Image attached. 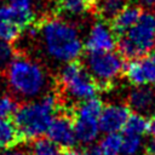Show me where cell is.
<instances>
[{
    "instance_id": "26",
    "label": "cell",
    "mask_w": 155,
    "mask_h": 155,
    "mask_svg": "<svg viewBox=\"0 0 155 155\" xmlns=\"http://www.w3.org/2000/svg\"><path fill=\"white\" fill-rule=\"evenodd\" d=\"M0 155H29L24 149L22 148H16V147H11V148H6L4 149Z\"/></svg>"
},
{
    "instance_id": "3",
    "label": "cell",
    "mask_w": 155,
    "mask_h": 155,
    "mask_svg": "<svg viewBox=\"0 0 155 155\" xmlns=\"http://www.w3.org/2000/svg\"><path fill=\"white\" fill-rule=\"evenodd\" d=\"M59 98L54 93H45L40 98L30 99L18 107L15 113V124L24 139L42 137L59 109Z\"/></svg>"
},
{
    "instance_id": "7",
    "label": "cell",
    "mask_w": 155,
    "mask_h": 155,
    "mask_svg": "<svg viewBox=\"0 0 155 155\" xmlns=\"http://www.w3.org/2000/svg\"><path fill=\"white\" fill-rule=\"evenodd\" d=\"M124 57L114 51L90 53L86 57L85 67L99 87H108L125 70Z\"/></svg>"
},
{
    "instance_id": "16",
    "label": "cell",
    "mask_w": 155,
    "mask_h": 155,
    "mask_svg": "<svg viewBox=\"0 0 155 155\" xmlns=\"http://www.w3.org/2000/svg\"><path fill=\"white\" fill-rule=\"evenodd\" d=\"M58 8L69 17H79L94 6V0H57Z\"/></svg>"
},
{
    "instance_id": "6",
    "label": "cell",
    "mask_w": 155,
    "mask_h": 155,
    "mask_svg": "<svg viewBox=\"0 0 155 155\" xmlns=\"http://www.w3.org/2000/svg\"><path fill=\"white\" fill-rule=\"evenodd\" d=\"M103 104L97 97L88 98L79 103L75 110L74 131L76 142L88 145L92 144L99 134V115L102 113Z\"/></svg>"
},
{
    "instance_id": "19",
    "label": "cell",
    "mask_w": 155,
    "mask_h": 155,
    "mask_svg": "<svg viewBox=\"0 0 155 155\" xmlns=\"http://www.w3.org/2000/svg\"><path fill=\"white\" fill-rule=\"evenodd\" d=\"M148 127H149V120L145 119L144 114L134 113L128 116L126 125L124 127V132L144 136V133L148 131Z\"/></svg>"
},
{
    "instance_id": "32",
    "label": "cell",
    "mask_w": 155,
    "mask_h": 155,
    "mask_svg": "<svg viewBox=\"0 0 155 155\" xmlns=\"http://www.w3.org/2000/svg\"><path fill=\"white\" fill-rule=\"evenodd\" d=\"M42 0H33V2H41Z\"/></svg>"
},
{
    "instance_id": "2",
    "label": "cell",
    "mask_w": 155,
    "mask_h": 155,
    "mask_svg": "<svg viewBox=\"0 0 155 155\" xmlns=\"http://www.w3.org/2000/svg\"><path fill=\"white\" fill-rule=\"evenodd\" d=\"M6 82L16 97L30 101L46 92L48 76L36 61L25 56H16L6 68Z\"/></svg>"
},
{
    "instance_id": "20",
    "label": "cell",
    "mask_w": 155,
    "mask_h": 155,
    "mask_svg": "<svg viewBox=\"0 0 155 155\" xmlns=\"http://www.w3.org/2000/svg\"><path fill=\"white\" fill-rule=\"evenodd\" d=\"M31 155H59V145H57L53 140H51L48 137H39L35 138L31 144Z\"/></svg>"
},
{
    "instance_id": "24",
    "label": "cell",
    "mask_w": 155,
    "mask_h": 155,
    "mask_svg": "<svg viewBox=\"0 0 155 155\" xmlns=\"http://www.w3.org/2000/svg\"><path fill=\"white\" fill-rule=\"evenodd\" d=\"M15 57V50L11 42L0 40V69H6Z\"/></svg>"
},
{
    "instance_id": "34",
    "label": "cell",
    "mask_w": 155,
    "mask_h": 155,
    "mask_svg": "<svg viewBox=\"0 0 155 155\" xmlns=\"http://www.w3.org/2000/svg\"><path fill=\"white\" fill-rule=\"evenodd\" d=\"M0 2H1V0H0Z\"/></svg>"
},
{
    "instance_id": "9",
    "label": "cell",
    "mask_w": 155,
    "mask_h": 155,
    "mask_svg": "<svg viewBox=\"0 0 155 155\" xmlns=\"http://www.w3.org/2000/svg\"><path fill=\"white\" fill-rule=\"evenodd\" d=\"M127 80L133 86L155 84V52H148L138 58L130 59L124 70Z\"/></svg>"
},
{
    "instance_id": "27",
    "label": "cell",
    "mask_w": 155,
    "mask_h": 155,
    "mask_svg": "<svg viewBox=\"0 0 155 155\" xmlns=\"http://www.w3.org/2000/svg\"><path fill=\"white\" fill-rule=\"evenodd\" d=\"M148 132L153 136V138H155V110L151 115V117L149 119V127H148Z\"/></svg>"
},
{
    "instance_id": "12",
    "label": "cell",
    "mask_w": 155,
    "mask_h": 155,
    "mask_svg": "<svg viewBox=\"0 0 155 155\" xmlns=\"http://www.w3.org/2000/svg\"><path fill=\"white\" fill-rule=\"evenodd\" d=\"M127 104L134 113L148 114L155 109V93L148 86H134L127 96Z\"/></svg>"
},
{
    "instance_id": "25",
    "label": "cell",
    "mask_w": 155,
    "mask_h": 155,
    "mask_svg": "<svg viewBox=\"0 0 155 155\" xmlns=\"http://www.w3.org/2000/svg\"><path fill=\"white\" fill-rule=\"evenodd\" d=\"M7 2L23 10H33V0H7Z\"/></svg>"
},
{
    "instance_id": "14",
    "label": "cell",
    "mask_w": 155,
    "mask_h": 155,
    "mask_svg": "<svg viewBox=\"0 0 155 155\" xmlns=\"http://www.w3.org/2000/svg\"><path fill=\"white\" fill-rule=\"evenodd\" d=\"M0 19L7 21L21 29H24L31 25L34 19V11L23 10L7 2L5 5H0Z\"/></svg>"
},
{
    "instance_id": "21",
    "label": "cell",
    "mask_w": 155,
    "mask_h": 155,
    "mask_svg": "<svg viewBox=\"0 0 155 155\" xmlns=\"http://www.w3.org/2000/svg\"><path fill=\"white\" fill-rule=\"evenodd\" d=\"M143 148V136L124 133L121 155H138Z\"/></svg>"
},
{
    "instance_id": "31",
    "label": "cell",
    "mask_w": 155,
    "mask_h": 155,
    "mask_svg": "<svg viewBox=\"0 0 155 155\" xmlns=\"http://www.w3.org/2000/svg\"><path fill=\"white\" fill-rule=\"evenodd\" d=\"M59 155H80L76 150H74V149H71V148H65V150H63V151H61V154Z\"/></svg>"
},
{
    "instance_id": "13",
    "label": "cell",
    "mask_w": 155,
    "mask_h": 155,
    "mask_svg": "<svg viewBox=\"0 0 155 155\" xmlns=\"http://www.w3.org/2000/svg\"><path fill=\"white\" fill-rule=\"evenodd\" d=\"M142 8L136 4H126L125 7L111 19V27L117 35H122L128 31L140 18Z\"/></svg>"
},
{
    "instance_id": "28",
    "label": "cell",
    "mask_w": 155,
    "mask_h": 155,
    "mask_svg": "<svg viewBox=\"0 0 155 155\" xmlns=\"http://www.w3.org/2000/svg\"><path fill=\"white\" fill-rule=\"evenodd\" d=\"M80 155H101V154H99L97 147H92V148L86 149V150H85L82 154H80Z\"/></svg>"
},
{
    "instance_id": "30",
    "label": "cell",
    "mask_w": 155,
    "mask_h": 155,
    "mask_svg": "<svg viewBox=\"0 0 155 155\" xmlns=\"http://www.w3.org/2000/svg\"><path fill=\"white\" fill-rule=\"evenodd\" d=\"M137 1H138L140 5H143V6L155 8V0H137Z\"/></svg>"
},
{
    "instance_id": "29",
    "label": "cell",
    "mask_w": 155,
    "mask_h": 155,
    "mask_svg": "<svg viewBox=\"0 0 155 155\" xmlns=\"http://www.w3.org/2000/svg\"><path fill=\"white\" fill-rule=\"evenodd\" d=\"M147 154L148 155H155V138L148 144V147H147Z\"/></svg>"
},
{
    "instance_id": "4",
    "label": "cell",
    "mask_w": 155,
    "mask_h": 155,
    "mask_svg": "<svg viewBox=\"0 0 155 155\" xmlns=\"http://www.w3.org/2000/svg\"><path fill=\"white\" fill-rule=\"evenodd\" d=\"M155 46V12H143L139 21L117 39L120 54L127 59L138 58Z\"/></svg>"
},
{
    "instance_id": "33",
    "label": "cell",
    "mask_w": 155,
    "mask_h": 155,
    "mask_svg": "<svg viewBox=\"0 0 155 155\" xmlns=\"http://www.w3.org/2000/svg\"><path fill=\"white\" fill-rule=\"evenodd\" d=\"M153 90H154V93H155V84H154V87H153Z\"/></svg>"
},
{
    "instance_id": "18",
    "label": "cell",
    "mask_w": 155,
    "mask_h": 155,
    "mask_svg": "<svg viewBox=\"0 0 155 155\" xmlns=\"http://www.w3.org/2000/svg\"><path fill=\"white\" fill-rule=\"evenodd\" d=\"M126 5V0H99L97 11L104 21L113 19Z\"/></svg>"
},
{
    "instance_id": "15",
    "label": "cell",
    "mask_w": 155,
    "mask_h": 155,
    "mask_svg": "<svg viewBox=\"0 0 155 155\" xmlns=\"http://www.w3.org/2000/svg\"><path fill=\"white\" fill-rule=\"evenodd\" d=\"M22 139V136L15 122L8 119H0V148L6 149L16 147Z\"/></svg>"
},
{
    "instance_id": "11",
    "label": "cell",
    "mask_w": 155,
    "mask_h": 155,
    "mask_svg": "<svg viewBox=\"0 0 155 155\" xmlns=\"http://www.w3.org/2000/svg\"><path fill=\"white\" fill-rule=\"evenodd\" d=\"M130 107L122 103H109L103 107L99 115V128L104 133H113L124 130L130 113Z\"/></svg>"
},
{
    "instance_id": "1",
    "label": "cell",
    "mask_w": 155,
    "mask_h": 155,
    "mask_svg": "<svg viewBox=\"0 0 155 155\" xmlns=\"http://www.w3.org/2000/svg\"><path fill=\"white\" fill-rule=\"evenodd\" d=\"M39 34L46 54L59 63L76 61L85 47L78 28L63 18L45 19L39 28Z\"/></svg>"
},
{
    "instance_id": "17",
    "label": "cell",
    "mask_w": 155,
    "mask_h": 155,
    "mask_svg": "<svg viewBox=\"0 0 155 155\" xmlns=\"http://www.w3.org/2000/svg\"><path fill=\"white\" fill-rule=\"evenodd\" d=\"M122 147V136L117 132L105 133L104 137L99 140L98 151L101 155H121Z\"/></svg>"
},
{
    "instance_id": "5",
    "label": "cell",
    "mask_w": 155,
    "mask_h": 155,
    "mask_svg": "<svg viewBox=\"0 0 155 155\" xmlns=\"http://www.w3.org/2000/svg\"><path fill=\"white\" fill-rule=\"evenodd\" d=\"M58 82L63 93L74 102H82L96 97L99 88L96 80L88 73L86 67L76 61L64 63L58 75Z\"/></svg>"
},
{
    "instance_id": "23",
    "label": "cell",
    "mask_w": 155,
    "mask_h": 155,
    "mask_svg": "<svg viewBox=\"0 0 155 155\" xmlns=\"http://www.w3.org/2000/svg\"><path fill=\"white\" fill-rule=\"evenodd\" d=\"M21 28H18L17 25L0 19V40L2 41H7V42H13L15 40L18 39L19 33H21Z\"/></svg>"
},
{
    "instance_id": "22",
    "label": "cell",
    "mask_w": 155,
    "mask_h": 155,
    "mask_svg": "<svg viewBox=\"0 0 155 155\" xmlns=\"http://www.w3.org/2000/svg\"><path fill=\"white\" fill-rule=\"evenodd\" d=\"M18 109L17 99L10 94H0V119H8Z\"/></svg>"
},
{
    "instance_id": "8",
    "label": "cell",
    "mask_w": 155,
    "mask_h": 155,
    "mask_svg": "<svg viewBox=\"0 0 155 155\" xmlns=\"http://www.w3.org/2000/svg\"><path fill=\"white\" fill-rule=\"evenodd\" d=\"M116 35L117 34L114 31L113 27L105 23V21H97L91 25L84 41V46L90 53L114 51L117 46Z\"/></svg>"
},
{
    "instance_id": "10",
    "label": "cell",
    "mask_w": 155,
    "mask_h": 155,
    "mask_svg": "<svg viewBox=\"0 0 155 155\" xmlns=\"http://www.w3.org/2000/svg\"><path fill=\"white\" fill-rule=\"evenodd\" d=\"M46 133L51 140L63 148H71L76 142L74 121L67 113L54 115Z\"/></svg>"
}]
</instances>
